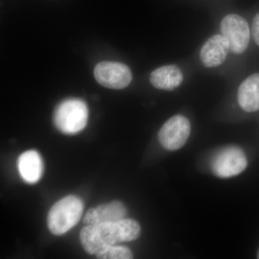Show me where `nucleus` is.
<instances>
[{
    "mask_svg": "<svg viewBox=\"0 0 259 259\" xmlns=\"http://www.w3.org/2000/svg\"><path fill=\"white\" fill-rule=\"evenodd\" d=\"M140 235L139 223L124 218L117 222L88 225L80 232L79 238L83 249L95 255L105 247L135 241Z\"/></svg>",
    "mask_w": 259,
    "mask_h": 259,
    "instance_id": "f257e3e1",
    "label": "nucleus"
},
{
    "mask_svg": "<svg viewBox=\"0 0 259 259\" xmlns=\"http://www.w3.org/2000/svg\"><path fill=\"white\" fill-rule=\"evenodd\" d=\"M83 210V202L76 196H66L60 199L52 206L48 214L49 231L56 236L65 234L77 224Z\"/></svg>",
    "mask_w": 259,
    "mask_h": 259,
    "instance_id": "f03ea898",
    "label": "nucleus"
},
{
    "mask_svg": "<svg viewBox=\"0 0 259 259\" xmlns=\"http://www.w3.org/2000/svg\"><path fill=\"white\" fill-rule=\"evenodd\" d=\"M88 105L79 99H68L56 107L54 122L62 134L74 135L81 132L88 122Z\"/></svg>",
    "mask_w": 259,
    "mask_h": 259,
    "instance_id": "7ed1b4c3",
    "label": "nucleus"
},
{
    "mask_svg": "<svg viewBox=\"0 0 259 259\" xmlns=\"http://www.w3.org/2000/svg\"><path fill=\"white\" fill-rule=\"evenodd\" d=\"M247 165L248 161L244 152L236 146L221 150L211 161L213 173L221 178L236 177L244 171Z\"/></svg>",
    "mask_w": 259,
    "mask_h": 259,
    "instance_id": "20e7f679",
    "label": "nucleus"
},
{
    "mask_svg": "<svg viewBox=\"0 0 259 259\" xmlns=\"http://www.w3.org/2000/svg\"><path fill=\"white\" fill-rule=\"evenodd\" d=\"M191 124L185 116H173L163 124L158 133L160 144L168 151H177L185 146L190 137Z\"/></svg>",
    "mask_w": 259,
    "mask_h": 259,
    "instance_id": "39448f33",
    "label": "nucleus"
},
{
    "mask_svg": "<svg viewBox=\"0 0 259 259\" xmlns=\"http://www.w3.org/2000/svg\"><path fill=\"white\" fill-rule=\"evenodd\" d=\"M221 33L226 37L230 50L241 54L248 49L250 42V29L244 18L236 14L226 15L221 23Z\"/></svg>",
    "mask_w": 259,
    "mask_h": 259,
    "instance_id": "423d86ee",
    "label": "nucleus"
},
{
    "mask_svg": "<svg viewBox=\"0 0 259 259\" xmlns=\"http://www.w3.org/2000/svg\"><path fill=\"white\" fill-rule=\"evenodd\" d=\"M95 77L97 82L105 88L122 90L132 81L131 70L127 65L119 62L103 61L95 67Z\"/></svg>",
    "mask_w": 259,
    "mask_h": 259,
    "instance_id": "0eeeda50",
    "label": "nucleus"
},
{
    "mask_svg": "<svg viewBox=\"0 0 259 259\" xmlns=\"http://www.w3.org/2000/svg\"><path fill=\"white\" fill-rule=\"evenodd\" d=\"M229 50V42L226 37L223 35H214L204 42L199 57L205 67H217L226 61Z\"/></svg>",
    "mask_w": 259,
    "mask_h": 259,
    "instance_id": "6e6552de",
    "label": "nucleus"
},
{
    "mask_svg": "<svg viewBox=\"0 0 259 259\" xmlns=\"http://www.w3.org/2000/svg\"><path fill=\"white\" fill-rule=\"evenodd\" d=\"M126 214L125 205L120 201H113L89 209L83 218V222L87 225L117 222L124 219Z\"/></svg>",
    "mask_w": 259,
    "mask_h": 259,
    "instance_id": "1a4fd4ad",
    "label": "nucleus"
},
{
    "mask_svg": "<svg viewBox=\"0 0 259 259\" xmlns=\"http://www.w3.org/2000/svg\"><path fill=\"white\" fill-rule=\"evenodd\" d=\"M18 168L20 177L28 184L38 182L44 173V163L39 153L34 150L25 151L19 156Z\"/></svg>",
    "mask_w": 259,
    "mask_h": 259,
    "instance_id": "9d476101",
    "label": "nucleus"
},
{
    "mask_svg": "<svg viewBox=\"0 0 259 259\" xmlns=\"http://www.w3.org/2000/svg\"><path fill=\"white\" fill-rule=\"evenodd\" d=\"M184 76L176 65H167L154 70L150 75V81L155 88L172 91L182 84Z\"/></svg>",
    "mask_w": 259,
    "mask_h": 259,
    "instance_id": "9b49d317",
    "label": "nucleus"
},
{
    "mask_svg": "<svg viewBox=\"0 0 259 259\" xmlns=\"http://www.w3.org/2000/svg\"><path fill=\"white\" fill-rule=\"evenodd\" d=\"M240 107L247 112L259 110V73L250 75L240 85L238 91Z\"/></svg>",
    "mask_w": 259,
    "mask_h": 259,
    "instance_id": "f8f14e48",
    "label": "nucleus"
},
{
    "mask_svg": "<svg viewBox=\"0 0 259 259\" xmlns=\"http://www.w3.org/2000/svg\"><path fill=\"white\" fill-rule=\"evenodd\" d=\"M97 258L100 259H131L134 258L132 252L125 246L109 245L100 250L95 255Z\"/></svg>",
    "mask_w": 259,
    "mask_h": 259,
    "instance_id": "ddd939ff",
    "label": "nucleus"
},
{
    "mask_svg": "<svg viewBox=\"0 0 259 259\" xmlns=\"http://www.w3.org/2000/svg\"><path fill=\"white\" fill-rule=\"evenodd\" d=\"M252 35L255 44L259 47V13L255 15L252 23Z\"/></svg>",
    "mask_w": 259,
    "mask_h": 259,
    "instance_id": "4468645a",
    "label": "nucleus"
},
{
    "mask_svg": "<svg viewBox=\"0 0 259 259\" xmlns=\"http://www.w3.org/2000/svg\"><path fill=\"white\" fill-rule=\"evenodd\" d=\"M258 258H259V253H258Z\"/></svg>",
    "mask_w": 259,
    "mask_h": 259,
    "instance_id": "2eb2a0df",
    "label": "nucleus"
}]
</instances>
